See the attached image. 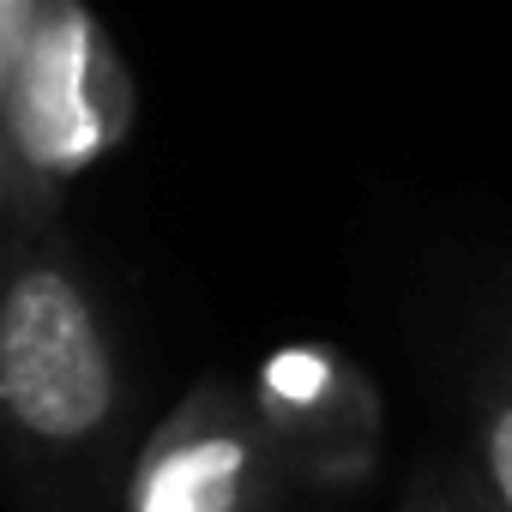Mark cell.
Masks as SVG:
<instances>
[{"label":"cell","mask_w":512,"mask_h":512,"mask_svg":"<svg viewBox=\"0 0 512 512\" xmlns=\"http://www.w3.org/2000/svg\"><path fill=\"white\" fill-rule=\"evenodd\" d=\"M470 464L488 482V494L512 512V284H506V308L494 326V350L482 356L476 374V398H470Z\"/></svg>","instance_id":"5b68a950"},{"label":"cell","mask_w":512,"mask_h":512,"mask_svg":"<svg viewBox=\"0 0 512 512\" xmlns=\"http://www.w3.org/2000/svg\"><path fill=\"white\" fill-rule=\"evenodd\" d=\"M398 512H464V470L458 464H422L398 500Z\"/></svg>","instance_id":"52a82bcc"},{"label":"cell","mask_w":512,"mask_h":512,"mask_svg":"<svg viewBox=\"0 0 512 512\" xmlns=\"http://www.w3.org/2000/svg\"><path fill=\"white\" fill-rule=\"evenodd\" d=\"M133 73L91 0H43L7 103V223H49L79 175L127 145Z\"/></svg>","instance_id":"7a4b0ae2"},{"label":"cell","mask_w":512,"mask_h":512,"mask_svg":"<svg viewBox=\"0 0 512 512\" xmlns=\"http://www.w3.org/2000/svg\"><path fill=\"white\" fill-rule=\"evenodd\" d=\"M296 494L253 392L229 374H199L139 434L121 512H296Z\"/></svg>","instance_id":"3957f363"},{"label":"cell","mask_w":512,"mask_h":512,"mask_svg":"<svg viewBox=\"0 0 512 512\" xmlns=\"http://www.w3.org/2000/svg\"><path fill=\"white\" fill-rule=\"evenodd\" d=\"M133 356L61 217L0 229V482L19 512H121Z\"/></svg>","instance_id":"6da1fadb"},{"label":"cell","mask_w":512,"mask_h":512,"mask_svg":"<svg viewBox=\"0 0 512 512\" xmlns=\"http://www.w3.org/2000/svg\"><path fill=\"white\" fill-rule=\"evenodd\" d=\"M260 422L302 494H356L380 470L386 404L374 380L332 344H278L247 380Z\"/></svg>","instance_id":"277c9868"},{"label":"cell","mask_w":512,"mask_h":512,"mask_svg":"<svg viewBox=\"0 0 512 512\" xmlns=\"http://www.w3.org/2000/svg\"><path fill=\"white\" fill-rule=\"evenodd\" d=\"M458 470H464V512H506V506L488 494V482L476 476V464H458Z\"/></svg>","instance_id":"ba28073f"},{"label":"cell","mask_w":512,"mask_h":512,"mask_svg":"<svg viewBox=\"0 0 512 512\" xmlns=\"http://www.w3.org/2000/svg\"><path fill=\"white\" fill-rule=\"evenodd\" d=\"M43 0H0V223H7V103L25 67V43L37 31Z\"/></svg>","instance_id":"8992f818"}]
</instances>
